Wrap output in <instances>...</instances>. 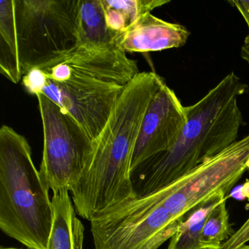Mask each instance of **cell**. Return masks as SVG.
<instances>
[{
    "mask_svg": "<svg viewBox=\"0 0 249 249\" xmlns=\"http://www.w3.org/2000/svg\"><path fill=\"white\" fill-rule=\"evenodd\" d=\"M164 80L140 72L118 99L79 181L71 190L77 214L91 221L107 208L136 197L131 164L141 124Z\"/></svg>",
    "mask_w": 249,
    "mask_h": 249,
    "instance_id": "obj_1",
    "label": "cell"
},
{
    "mask_svg": "<svg viewBox=\"0 0 249 249\" xmlns=\"http://www.w3.org/2000/svg\"><path fill=\"white\" fill-rule=\"evenodd\" d=\"M247 89L231 72L197 103L185 107L187 121L175 143L131 174L136 196L170 184L236 142L243 123L238 98Z\"/></svg>",
    "mask_w": 249,
    "mask_h": 249,
    "instance_id": "obj_2",
    "label": "cell"
},
{
    "mask_svg": "<svg viewBox=\"0 0 249 249\" xmlns=\"http://www.w3.org/2000/svg\"><path fill=\"white\" fill-rule=\"evenodd\" d=\"M53 210L49 188L33 162L27 140L0 129V228L27 249H46Z\"/></svg>",
    "mask_w": 249,
    "mask_h": 249,
    "instance_id": "obj_3",
    "label": "cell"
},
{
    "mask_svg": "<svg viewBox=\"0 0 249 249\" xmlns=\"http://www.w3.org/2000/svg\"><path fill=\"white\" fill-rule=\"evenodd\" d=\"M23 76L77 43L78 0H15Z\"/></svg>",
    "mask_w": 249,
    "mask_h": 249,
    "instance_id": "obj_4",
    "label": "cell"
},
{
    "mask_svg": "<svg viewBox=\"0 0 249 249\" xmlns=\"http://www.w3.org/2000/svg\"><path fill=\"white\" fill-rule=\"evenodd\" d=\"M37 97L44 138L40 177L53 193L71 192L91 161L95 141L56 103L43 94Z\"/></svg>",
    "mask_w": 249,
    "mask_h": 249,
    "instance_id": "obj_5",
    "label": "cell"
},
{
    "mask_svg": "<svg viewBox=\"0 0 249 249\" xmlns=\"http://www.w3.org/2000/svg\"><path fill=\"white\" fill-rule=\"evenodd\" d=\"M249 134L170 184L153 192L181 224L191 209L220 191L228 193L247 170Z\"/></svg>",
    "mask_w": 249,
    "mask_h": 249,
    "instance_id": "obj_6",
    "label": "cell"
},
{
    "mask_svg": "<svg viewBox=\"0 0 249 249\" xmlns=\"http://www.w3.org/2000/svg\"><path fill=\"white\" fill-rule=\"evenodd\" d=\"M21 81L30 94H43L71 115L94 141L126 87L79 78L58 82L37 68L29 71Z\"/></svg>",
    "mask_w": 249,
    "mask_h": 249,
    "instance_id": "obj_7",
    "label": "cell"
},
{
    "mask_svg": "<svg viewBox=\"0 0 249 249\" xmlns=\"http://www.w3.org/2000/svg\"><path fill=\"white\" fill-rule=\"evenodd\" d=\"M46 78L58 82L92 80L125 87L140 73L136 61L115 46L89 48L75 46L38 67Z\"/></svg>",
    "mask_w": 249,
    "mask_h": 249,
    "instance_id": "obj_8",
    "label": "cell"
},
{
    "mask_svg": "<svg viewBox=\"0 0 249 249\" xmlns=\"http://www.w3.org/2000/svg\"><path fill=\"white\" fill-rule=\"evenodd\" d=\"M187 121L185 107L167 84L148 106L132 156L131 174L140 165L168 150Z\"/></svg>",
    "mask_w": 249,
    "mask_h": 249,
    "instance_id": "obj_9",
    "label": "cell"
},
{
    "mask_svg": "<svg viewBox=\"0 0 249 249\" xmlns=\"http://www.w3.org/2000/svg\"><path fill=\"white\" fill-rule=\"evenodd\" d=\"M189 36L190 32L184 26L167 22L148 14L119 33L116 45L125 53L160 52L182 47Z\"/></svg>",
    "mask_w": 249,
    "mask_h": 249,
    "instance_id": "obj_10",
    "label": "cell"
},
{
    "mask_svg": "<svg viewBox=\"0 0 249 249\" xmlns=\"http://www.w3.org/2000/svg\"><path fill=\"white\" fill-rule=\"evenodd\" d=\"M53 218L46 249H84L85 227L68 190L53 193Z\"/></svg>",
    "mask_w": 249,
    "mask_h": 249,
    "instance_id": "obj_11",
    "label": "cell"
},
{
    "mask_svg": "<svg viewBox=\"0 0 249 249\" xmlns=\"http://www.w3.org/2000/svg\"><path fill=\"white\" fill-rule=\"evenodd\" d=\"M75 46L106 48L116 45L118 33L107 24L101 0H78Z\"/></svg>",
    "mask_w": 249,
    "mask_h": 249,
    "instance_id": "obj_12",
    "label": "cell"
},
{
    "mask_svg": "<svg viewBox=\"0 0 249 249\" xmlns=\"http://www.w3.org/2000/svg\"><path fill=\"white\" fill-rule=\"evenodd\" d=\"M0 71L14 84H17L22 81L15 0L0 1Z\"/></svg>",
    "mask_w": 249,
    "mask_h": 249,
    "instance_id": "obj_13",
    "label": "cell"
},
{
    "mask_svg": "<svg viewBox=\"0 0 249 249\" xmlns=\"http://www.w3.org/2000/svg\"><path fill=\"white\" fill-rule=\"evenodd\" d=\"M227 195L220 191L186 213L178 230L170 239L167 249H202L201 237L205 221L210 213L227 199Z\"/></svg>",
    "mask_w": 249,
    "mask_h": 249,
    "instance_id": "obj_14",
    "label": "cell"
},
{
    "mask_svg": "<svg viewBox=\"0 0 249 249\" xmlns=\"http://www.w3.org/2000/svg\"><path fill=\"white\" fill-rule=\"evenodd\" d=\"M107 26L121 33L156 8L170 2L169 0H101Z\"/></svg>",
    "mask_w": 249,
    "mask_h": 249,
    "instance_id": "obj_15",
    "label": "cell"
},
{
    "mask_svg": "<svg viewBox=\"0 0 249 249\" xmlns=\"http://www.w3.org/2000/svg\"><path fill=\"white\" fill-rule=\"evenodd\" d=\"M226 199L210 213L205 221L201 237L202 249H221L235 232L230 223Z\"/></svg>",
    "mask_w": 249,
    "mask_h": 249,
    "instance_id": "obj_16",
    "label": "cell"
},
{
    "mask_svg": "<svg viewBox=\"0 0 249 249\" xmlns=\"http://www.w3.org/2000/svg\"><path fill=\"white\" fill-rule=\"evenodd\" d=\"M249 241V218L227 241L223 243L221 249H238Z\"/></svg>",
    "mask_w": 249,
    "mask_h": 249,
    "instance_id": "obj_17",
    "label": "cell"
},
{
    "mask_svg": "<svg viewBox=\"0 0 249 249\" xmlns=\"http://www.w3.org/2000/svg\"><path fill=\"white\" fill-rule=\"evenodd\" d=\"M228 3L234 8H237V11L241 14L243 18L246 21L248 28L249 31V1H244V0H230L227 1ZM246 40H249V33L246 36Z\"/></svg>",
    "mask_w": 249,
    "mask_h": 249,
    "instance_id": "obj_18",
    "label": "cell"
},
{
    "mask_svg": "<svg viewBox=\"0 0 249 249\" xmlns=\"http://www.w3.org/2000/svg\"><path fill=\"white\" fill-rule=\"evenodd\" d=\"M240 56L249 65V40L245 39L240 50Z\"/></svg>",
    "mask_w": 249,
    "mask_h": 249,
    "instance_id": "obj_19",
    "label": "cell"
},
{
    "mask_svg": "<svg viewBox=\"0 0 249 249\" xmlns=\"http://www.w3.org/2000/svg\"><path fill=\"white\" fill-rule=\"evenodd\" d=\"M248 244H245L243 245V246H240V248H238V249H246V248H247Z\"/></svg>",
    "mask_w": 249,
    "mask_h": 249,
    "instance_id": "obj_20",
    "label": "cell"
},
{
    "mask_svg": "<svg viewBox=\"0 0 249 249\" xmlns=\"http://www.w3.org/2000/svg\"><path fill=\"white\" fill-rule=\"evenodd\" d=\"M1 249H17V248L8 247V248H1Z\"/></svg>",
    "mask_w": 249,
    "mask_h": 249,
    "instance_id": "obj_21",
    "label": "cell"
},
{
    "mask_svg": "<svg viewBox=\"0 0 249 249\" xmlns=\"http://www.w3.org/2000/svg\"><path fill=\"white\" fill-rule=\"evenodd\" d=\"M247 169H249V161H248V162H247Z\"/></svg>",
    "mask_w": 249,
    "mask_h": 249,
    "instance_id": "obj_22",
    "label": "cell"
},
{
    "mask_svg": "<svg viewBox=\"0 0 249 249\" xmlns=\"http://www.w3.org/2000/svg\"><path fill=\"white\" fill-rule=\"evenodd\" d=\"M249 249V245H248L247 249Z\"/></svg>",
    "mask_w": 249,
    "mask_h": 249,
    "instance_id": "obj_23",
    "label": "cell"
}]
</instances>
